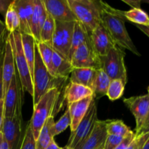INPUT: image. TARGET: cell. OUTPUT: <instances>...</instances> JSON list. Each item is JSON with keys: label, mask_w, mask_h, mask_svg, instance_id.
<instances>
[{"label": "cell", "mask_w": 149, "mask_h": 149, "mask_svg": "<svg viewBox=\"0 0 149 149\" xmlns=\"http://www.w3.org/2000/svg\"><path fill=\"white\" fill-rule=\"evenodd\" d=\"M123 12L105 3L100 16L101 22L116 46L128 49L135 55L141 56V53L134 45L125 27L126 19L124 17Z\"/></svg>", "instance_id": "cell-1"}, {"label": "cell", "mask_w": 149, "mask_h": 149, "mask_svg": "<svg viewBox=\"0 0 149 149\" xmlns=\"http://www.w3.org/2000/svg\"><path fill=\"white\" fill-rule=\"evenodd\" d=\"M68 78L54 77L49 73L41 58L39 52L36 47L34 68L32 77L33 94V104L36 105L42 96L53 88L62 90Z\"/></svg>", "instance_id": "cell-2"}, {"label": "cell", "mask_w": 149, "mask_h": 149, "mask_svg": "<svg viewBox=\"0 0 149 149\" xmlns=\"http://www.w3.org/2000/svg\"><path fill=\"white\" fill-rule=\"evenodd\" d=\"M61 93V90L52 89L45 93L39 101L33 106V114L29 123L35 140L37 139L45 122L56 113Z\"/></svg>", "instance_id": "cell-3"}, {"label": "cell", "mask_w": 149, "mask_h": 149, "mask_svg": "<svg viewBox=\"0 0 149 149\" xmlns=\"http://www.w3.org/2000/svg\"><path fill=\"white\" fill-rule=\"evenodd\" d=\"M77 20L89 33L101 23V12L105 5L100 0H68Z\"/></svg>", "instance_id": "cell-4"}, {"label": "cell", "mask_w": 149, "mask_h": 149, "mask_svg": "<svg viewBox=\"0 0 149 149\" xmlns=\"http://www.w3.org/2000/svg\"><path fill=\"white\" fill-rule=\"evenodd\" d=\"M7 37L13 49L16 71L18 74L19 79L21 83L23 89L27 91L33 97V81H32V77L31 75L29 67L23 52L21 34L19 31L12 32L8 33Z\"/></svg>", "instance_id": "cell-5"}, {"label": "cell", "mask_w": 149, "mask_h": 149, "mask_svg": "<svg viewBox=\"0 0 149 149\" xmlns=\"http://www.w3.org/2000/svg\"><path fill=\"white\" fill-rule=\"evenodd\" d=\"M125 52L124 49L118 46L112 48L107 55L100 57L102 68L111 80L119 79L126 85L127 74L125 64Z\"/></svg>", "instance_id": "cell-6"}, {"label": "cell", "mask_w": 149, "mask_h": 149, "mask_svg": "<svg viewBox=\"0 0 149 149\" xmlns=\"http://www.w3.org/2000/svg\"><path fill=\"white\" fill-rule=\"evenodd\" d=\"M97 120V105L93 100L84 117L79 124L76 130L70 135L67 146L73 149L79 148L90 135Z\"/></svg>", "instance_id": "cell-7"}, {"label": "cell", "mask_w": 149, "mask_h": 149, "mask_svg": "<svg viewBox=\"0 0 149 149\" xmlns=\"http://www.w3.org/2000/svg\"><path fill=\"white\" fill-rule=\"evenodd\" d=\"M22 107L16 110L12 118H4L1 132L8 144L9 149H20L23 141V127L22 117Z\"/></svg>", "instance_id": "cell-8"}, {"label": "cell", "mask_w": 149, "mask_h": 149, "mask_svg": "<svg viewBox=\"0 0 149 149\" xmlns=\"http://www.w3.org/2000/svg\"><path fill=\"white\" fill-rule=\"evenodd\" d=\"M75 21H55V32L52 41V48L61 56L68 60Z\"/></svg>", "instance_id": "cell-9"}, {"label": "cell", "mask_w": 149, "mask_h": 149, "mask_svg": "<svg viewBox=\"0 0 149 149\" xmlns=\"http://www.w3.org/2000/svg\"><path fill=\"white\" fill-rule=\"evenodd\" d=\"M74 68H102L100 56L93 48L91 42L83 44L74 52L71 59Z\"/></svg>", "instance_id": "cell-10"}, {"label": "cell", "mask_w": 149, "mask_h": 149, "mask_svg": "<svg viewBox=\"0 0 149 149\" xmlns=\"http://www.w3.org/2000/svg\"><path fill=\"white\" fill-rule=\"evenodd\" d=\"M23 90H24L23 89L16 71L4 97V118L13 117L17 108L23 106Z\"/></svg>", "instance_id": "cell-11"}, {"label": "cell", "mask_w": 149, "mask_h": 149, "mask_svg": "<svg viewBox=\"0 0 149 149\" xmlns=\"http://www.w3.org/2000/svg\"><path fill=\"white\" fill-rule=\"evenodd\" d=\"M124 103L135 117V132H137L143 124L149 111V94L125 98Z\"/></svg>", "instance_id": "cell-12"}, {"label": "cell", "mask_w": 149, "mask_h": 149, "mask_svg": "<svg viewBox=\"0 0 149 149\" xmlns=\"http://www.w3.org/2000/svg\"><path fill=\"white\" fill-rule=\"evenodd\" d=\"M47 13L55 21L72 22L77 19L73 13L68 0H42Z\"/></svg>", "instance_id": "cell-13"}, {"label": "cell", "mask_w": 149, "mask_h": 149, "mask_svg": "<svg viewBox=\"0 0 149 149\" xmlns=\"http://www.w3.org/2000/svg\"><path fill=\"white\" fill-rule=\"evenodd\" d=\"M90 37L93 48L100 57L107 55L112 48L116 46L102 22L91 32Z\"/></svg>", "instance_id": "cell-14"}, {"label": "cell", "mask_w": 149, "mask_h": 149, "mask_svg": "<svg viewBox=\"0 0 149 149\" xmlns=\"http://www.w3.org/2000/svg\"><path fill=\"white\" fill-rule=\"evenodd\" d=\"M34 0H14L13 5L18 15L20 20L19 32L21 34H31L30 29V23L33 14Z\"/></svg>", "instance_id": "cell-15"}, {"label": "cell", "mask_w": 149, "mask_h": 149, "mask_svg": "<svg viewBox=\"0 0 149 149\" xmlns=\"http://www.w3.org/2000/svg\"><path fill=\"white\" fill-rule=\"evenodd\" d=\"M16 67L15 64L14 57H13V49L10 45L8 37L5 41L4 45V60L2 65V76H3V95H5L11 83L12 79L16 72Z\"/></svg>", "instance_id": "cell-16"}, {"label": "cell", "mask_w": 149, "mask_h": 149, "mask_svg": "<svg viewBox=\"0 0 149 149\" xmlns=\"http://www.w3.org/2000/svg\"><path fill=\"white\" fill-rule=\"evenodd\" d=\"M106 121L97 120L93 131L79 149H99L104 148L107 138Z\"/></svg>", "instance_id": "cell-17"}, {"label": "cell", "mask_w": 149, "mask_h": 149, "mask_svg": "<svg viewBox=\"0 0 149 149\" xmlns=\"http://www.w3.org/2000/svg\"><path fill=\"white\" fill-rule=\"evenodd\" d=\"M33 14L30 23V29L32 36L34 39L35 42H40V33L43 24L47 16L45 7L44 6L42 0H34L33 1Z\"/></svg>", "instance_id": "cell-18"}, {"label": "cell", "mask_w": 149, "mask_h": 149, "mask_svg": "<svg viewBox=\"0 0 149 149\" xmlns=\"http://www.w3.org/2000/svg\"><path fill=\"white\" fill-rule=\"evenodd\" d=\"M94 99V95H92L79 101L74 102L71 104L67 105V107L69 109L71 119V124L70 126L71 133L76 130L79 124L84 117L90 108V104Z\"/></svg>", "instance_id": "cell-19"}, {"label": "cell", "mask_w": 149, "mask_h": 149, "mask_svg": "<svg viewBox=\"0 0 149 149\" xmlns=\"http://www.w3.org/2000/svg\"><path fill=\"white\" fill-rule=\"evenodd\" d=\"M97 70L94 68H74L70 74V82L81 84L94 90Z\"/></svg>", "instance_id": "cell-20"}, {"label": "cell", "mask_w": 149, "mask_h": 149, "mask_svg": "<svg viewBox=\"0 0 149 149\" xmlns=\"http://www.w3.org/2000/svg\"><path fill=\"white\" fill-rule=\"evenodd\" d=\"M92 95H94V93L91 89L81 84L69 82L64 90L63 98L68 105Z\"/></svg>", "instance_id": "cell-21"}, {"label": "cell", "mask_w": 149, "mask_h": 149, "mask_svg": "<svg viewBox=\"0 0 149 149\" xmlns=\"http://www.w3.org/2000/svg\"><path fill=\"white\" fill-rule=\"evenodd\" d=\"M91 42L90 33L86 31L84 26L78 21H75L74 24V33H73L72 40H71V48H70L69 55H68V61L71 62V59L74 55V52L83 44Z\"/></svg>", "instance_id": "cell-22"}, {"label": "cell", "mask_w": 149, "mask_h": 149, "mask_svg": "<svg viewBox=\"0 0 149 149\" xmlns=\"http://www.w3.org/2000/svg\"><path fill=\"white\" fill-rule=\"evenodd\" d=\"M21 34V33H20ZM22 46H23V52L26 57L28 65L29 67L31 77L33 74L34 68L35 54H36V42L32 36L28 34H21Z\"/></svg>", "instance_id": "cell-23"}, {"label": "cell", "mask_w": 149, "mask_h": 149, "mask_svg": "<svg viewBox=\"0 0 149 149\" xmlns=\"http://www.w3.org/2000/svg\"><path fill=\"white\" fill-rule=\"evenodd\" d=\"M52 65L55 77L60 78H68L74 69L71 62L61 56L59 53L53 50L52 55Z\"/></svg>", "instance_id": "cell-24"}, {"label": "cell", "mask_w": 149, "mask_h": 149, "mask_svg": "<svg viewBox=\"0 0 149 149\" xmlns=\"http://www.w3.org/2000/svg\"><path fill=\"white\" fill-rule=\"evenodd\" d=\"M54 123V116H50L45 122V125L39 132L37 139L36 140V149H46L51 141L54 138L51 134V127Z\"/></svg>", "instance_id": "cell-25"}, {"label": "cell", "mask_w": 149, "mask_h": 149, "mask_svg": "<svg viewBox=\"0 0 149 149\" xmlns=\"http://www.w3.org/2000/svg\"><path fill=\"white\" fill-rule=\"evenodd\" d=\"M123 15L126 20L134 25L149 26L148 14L141 8H132L127 11H124Z\"/></svg>", "instance_id": "cell-26"}, {"label": "cell", "mask_w": 149, "mask_h": 149, "mask_svg": "<svg viewBox=\"0 0 149 149\" xmlns=\"http://www.w3.org/2000/svg\"><path fill=\"white\" fill-rule=\"evenodd\" d=\"M111 81V79L103 69L97 70L94 90H93L95 98L98 99L103 96L106 95Z\"/></svg>", "instance_id": "cell-27"}, {"label": "cell", "mask_w": 149, "mask_h": 149, "mask_svg": "<svg viewBox=\"0 0 149 149\" xmlns=\"http://www.w3.org/2000/svg\"><path fill=\"white\" fill-rule=\"evenodd\" d=\"M36 47L39 51L41 58H42L45 65L46 66L47 69L48 70L49 73L52 77H55L53 65H52V55H53L52 48L47 44L42 42L36 43Z\"/></svg>", "instance_id": "cell-28"}, {"label": "cell", "mask_w": 149, "mask_h": 149, "mask_svg": "<svg viewBox=\"0 0 149 149\" xmlns=\"http://www.w3.org/2000/svg\"><path fill=\"white\" fill-rule=\"evenodd\" d=\"M55 21L52 16L47 13V16L45 20V23L42 28L40 33V41L47 44L49 46H52V37L55 32Z\"/></svg>", "instance_id": "cell-29"}, {"label": "cell", "mask_w": 149, "mask_h": 149, "mask_svg": "<svg viewBox=\"0 0 149 149\" xmlns=\"http://www.w3.org/2000/svg\"><path fill=\"white\" fill-rule=\"evenodd\" d=\"M106 130L108 135H114L119 136H126L131 132L129 127L127 126L122 120L113 119L106 120Z\"/></svg>", "instance_id": "cell-30"}, {"label": "cell", "mask_w": 149, "mask_h": 149, "mask_svg": "<svg viewBox=\"0 0 149 149\" xmlns=\"http://www.w3.org/2000/svg\"><path fill=\"white\" fill-rule=\"evenodd\" d=\"M13 2L9 7L5 16H4L5 17L4 25H5L6 29L9 33L19 31V29H20V20H19L18 15H17V11H16Z\"/></svg>", "instance_id": "cell-31"}, {"label": "cell", "mask_w": 149, "mask_h": 149, "mask_svg": "<svg viewBox=\"0 0 149 149\" xmlns=\"http://www.w3.org/2000/svg\"><path fill=\"white\" fill-rule=\"evenodd\" d=\"M71 116H70V111L69 109L67 107L65 113L63 114V116L60 118L58 122L53 124L51 127V134H52V137L54 138L55 136L58 135L61 132H63L68 127L71 126Z\"/></svg>", "instance_id": "cell-32"}, {"label": "cell", "mask_w": 149, "mask_h": 149, "mask_svg": "<svg viewBox=\"0 0 149 149\" xmlns=\"http://www.w3.org/2000/svg\"><path fill=\"white\" fill-rule=\"evenodd\" d=\"M125 87V84L121 80H111L109 88H108L106 95L111 101L118 100L123 95Z\"/></svg>", "instance_id": "cell-33"}, {"label": "cell", "mask_w": 149, "mask_h": 149, "mask_svg": "<svg viewBox=\"0 0 149 149\" xmlns=\"http://www.w3.org/2000/svg\"><path fill=\"white\" fill-rule=\"evenodd\" d=\"M20 149H36V140L33 137V132L31 128L30 123H29L25 129L24 135Z\"/></svg>", "instance_id": "cell-34"}, {"label": "cell", "mask_w": 149, "mask_h": 149, "mask_svg": "<svg viewBox=\"0 0 149 149\" xmlns=\"http://www.w3.org/2000/svg\"><path fill=\"white\" fill-rule=\"evenodd\" d=\"M125 137L114 135H108L104 144V149H115L122 142Z\"/></svg>", "instance_id": "cell-35"}, {"label": "cell", "mask_w": 149, "mask_h": 149, "mask_svg": "<svg viewBox=\"0 0 149 149\" xmlns=\"http://www.w3.org/2000/svg\"><path fill=\"white\" fill-rule=\"evenodd\" d=\"M135 137H136V135H135V132L131 131L130 133H128L127 135L123 138L122 142L119 143V145L115 149H127V148L130 145L131 143L134 141Z\"/></svg>", "instance_id": "cell-36"}, {"label": "cell", "mask_w": 149, "mask_h": 149, "mask_svg": "<svg viewBox=\"0 0 149 149\" xmlns=\"http://www.w3.org/2000/svg\"><path fill=\"white\" fill-rule=\"evenodd\" d=\"M4 45L5 43L0 47V100L4 99L3 95V76H2V65L4 54Z\"/></svg>", "instance_id": "cell-37"}, {"label": "cell", "mask_w": 149, "mask_h": 149, "mask_svg": "<svg viewBox=\"0 0 149 149\" xmlns=\"http://www.w3.org/2000/svg\"><path fill=\"white\" fill-rule=\"evenodd\" d=\"M7 32L8 31H7V29H6L5 25H4V23L0 20V47L5 43L7 35H8L9 33H7Z\"/></svg>", "instance_id": "cell-38"}, {"label": "cell", "mask_w": 149, "mask_h": 149, "mask_svg": "<svg viewBox=\"0 0 149 149\" xmlns=\"http://www.w3.org/2000/svg\"><path fill=\"white\" fill-rule=\"evenodd\" d=\"M147 132H149V111L141 127L140 128V130L138 132H135V133L136 135H139L143 133H146Z\"/></svg>", "instance_id": "cell-39"}, {"label": "cell", "mask_w": 149, "mask_h": 149, "mask_svg": "<svg viewBox=\"0 0 149 149\" xmlns=\"http://www.w3.org/2000/svg\"><path fill=\"white\" fill-rule=\"evenodd\" d=\"M13 1H10V0H0V13L1 15L5 16L9 7Z\"/></svg>", "instance_id": "cell-40"}, {"label": "cell", "mask_w": 149, "mask_h": 149, "mask_svg": "<svg viewBox=\"0 0 149 149\" xmlns=\"http://www.w3.org/2000/svg\"><path fill=\"white\" fill-rule=\"evenodd\" d=\"M122 1L126 3L129 6L132 7V8H141V4L142 1H135V0H122Z\"/></svg>", "instance_id": "cell-41"}, {"label": "cell", "mask_w": 149, "mask_h": 149, "mask_svg": "<svg viewBox=\"0 0 149 149\" xmlns=\"http://www.w3.org/2000/svg\"><path fill=\"white\" fill-rule=\"evenodd\" d=\"M4 119V99H1L0 100V132H1V130H2Z\"/></svg>", "instance_id": "cell-42"}, {"label": "cell", "mask_w": 149, "mask_h": 149, "mask_svg": "<svg viewBox=\"0 0 149 149\" xmlns=\"http://www.w3.org/2000/svg\"><path fill=\"white\" fill-rule=\"evenodd\" d=\"M0 149H9L8 144L4 139L2 132H0Z\"/></svg>", "instance_id": "cell-43"}, {"label": "cell", "mask_w": 149, "mask_h": 149, "mask_svg": "<svg viewBox=\"0 0 149 149\" xmlns=\"http://www.w3.org/2000/svg\"><path fill=\"white\" fill-rule=\"evenodd\" d=\"M139 30H141L143 33H145L147 36L149 37V26H139V25H135Z\"/></svg>", "instance_id": "cell-44"}, {"label": "cell", "mask_w": 149, "mask_h": 149, "mask_svg": "<svg viewBox=\"0 0 149 149\" xmlns=\"http://www.w3.org/2000/svg\"><path fill=\"white\" fill-rule=\"evenodd\" d=\"M62 148H61V147H60L56 143H55L54 138L51 141V142L49 143V145H48L47 147L46 148V149H62Z\"/></svg>", "instance_id": "cell-45"}, {"label": "cell", "mask_w": 149, "mask_h": 149, "mask_svg": "<svg viewBox=\"0 0 149 149\" xmlns=\"http://www.w3.org/2000/svg\"><path fill=\"white\" fill-rule=\"evenodd\" d=\"M141 149H149V138H148V140L146 141L145 143L143 145V146L141 147Z\"/></svg>", "instance_id": "cell-46"}, {"label": "cell", "mask_w": 149, "mask_h": 149, "mask_svg": "<svg viewBox=\"0 0 149 149\" xmlns=\"http://www.w3.org/2000/svg\"><path fill=\"white\" fill-rule=\"evenodd\" d=\"M142 2L147 3V4H149V0H143V1H142Z\"/></svg>", "instance_id": "cell-47"}, {"label": "cell", "mask_w": 149, "mask_h": 149, "mask_svg": "<svg viewBox=\"0 0 149 149\" xmlns=\"http://www.w3.org/2000/svg\"><path fill=\"white\" fill-rule=\"evenodd\" d=\"M62 149H67V146H65L63 147V148Z\"/></svg>", "instance_id": "cell-48"}, {"label": "cell", "mask_w": 149, "mask_h": 149, "mask_svg": "<svg viewBox=\"0 0 149 149\" xmlns=\"http://www.w3.org/2000/svg\"><path fill=\"white\" fill-rule=\"evenodd\" d=\"M67 149H73V148H68V146H67Z\"/></svg>", "instance_id": "cell-49"}, {"label": "cell", "mask_w": 149, "mask_h": 149, "mask_svg": "<svg viewBox=\"0 0 149 149\" xmlns=\"http://www.w3.org/2000/svg\"><path fill=\"white\" fill-rule=\"evenodd\" d=\"M148 94H149V87H148Z\"/></svg>", "instance_id": "cell-50"}, {"label": "cell", "mask_w": 149, "mask_h": 149, "mask_svg": "<svg viewBox=\"0 0 149 149\" xmlns=\"http://www.w3.org/2000/svg\"><path fill=\"white\" fill-rule=\"evenodd\" d=\"M99 149H104V148H99Z\"/></svg>", "instance_id": "cell-51"}, {"label": "cell", "mask_w": 149, "mask_h": 149, "mask_svg": "<svg viewBox=\"0 0 149 149\" xmlns=\"http://www.w3.org/2000/svg\"><path fill=\"white\" fill-rule=\"evenodd\" d=\"M141 148H140V149H141Z\"/></svg>", "instance_id": "cell-52"}]
</instances>
